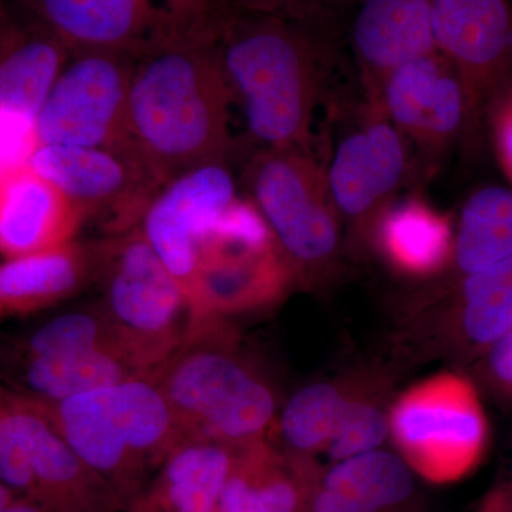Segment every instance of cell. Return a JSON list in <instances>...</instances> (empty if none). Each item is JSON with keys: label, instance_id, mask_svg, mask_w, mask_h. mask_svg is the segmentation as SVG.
Returning a JSON list of instances; mask_svg holds the SVG:
<instances>
[{"label": "cell", "instance_id": "6da1fadb", "mask_svg": "<svg viewBox=\"0 0 512 512\" xmlns=\"http://www.w3.org/2000/svg\"><path fill=\"white\" fill-rule=\"evenodd\" d=\"M218 40H183L134 63L128 133L160 187L185 171L231 156L232 100Z\"/></svg>", "mask_w": 512, "mask_h": 512}, {"label": "cell", "instance_id": "7a4b0ae2", "mask_svg": "<svg viewBox=\"0 0 512 512\" xmlns=\"http://www.w3.org/2000/svg\"><path fill=\"white\" fill-rule=\"evenodd\" d=\"M222 72L259 148H311L328 62L313 28L234 9L218 40Z\"/></svg>", "mask_w": 512, "mask_h": 512}, {"label": "cell", "instance_id": "3957f363", "mask_svg": "<svg viewBox=\"0 0 512 512\" xmlns=\"http://www.w3.org/2000/svg\"><path fill=\"white\" fill-rule=\"evenodd\" d=\"M238 342L228 320L202 323L151 375L184 440L237 448L265 439L274 427V387Z\"/></svg>", "mask_w": 512, "mask_h": 512}, {"label": "cell", "instance_id": "277c9868", "mask_svg": "<svg viewBox=\"0 0 512 512\" xmlns=\"http://www.w3.org/2000/svg\"><path fill=\"white\" fill-rule=\"evenodd\" d=\"M42 404V403H40ZM60 436L119 495L128 510L183 441L151 376L43 404Z\"/></svg>", "mask_w": 512, "mask_h": 512}, {"label": "cell", "instance_id": "5b68a950", "mask_svg": "<svg viewBox=\"0 0 512 512\" xmlns=\"http://www.w3.org/2000/svg\"><path fill=\"white\" fill-rule=\"evenodd\" d=\"M244 183L296 282L318 286L330 281L342 255L343 222L326 167L311 148H258L245 168Z\"/></svg>", "mask_w": 512, "mask_h": 512}, {"label": "cell", "instance_id": "8992f818", "mask_svg": "<svg viewBox=\"0 0 512 512\" xmlns=\"http://www.w3.org/2000/svg\"><path fill=\"white\" fill-rule=\"evenodd\" d=\"M70 52L109 50L134 60L173 43L221 35L231 0H8Z\"/></svg>", "mask_w": 512, "mask_h": 512}, {"label": "cell", "instance_id": "52a82bcc", "mask_svg": "<svg viewBox=\"0 0 512 512\" xmlns=\"http://www.w3.org/2000/svg\"><path fill=\"white\" fill-rule=\"evenodd\" d=\"M101 242V306L121 348L151 376L190 336V302L138 227Z\"/></svg>", "mask_w": 512, "mask_h": 512}, {"label": "cell", "instance_id": "ba28073f", "mask_svg": "<svg viewBox=\"0 0 512 512\" xmlns=\"http://www.w3.org/2000/svg\"><path fill=\"white\" fill-rule=\"evenodd\" d=\"M390 436L413 473L451 484L476 470L490 424L473 377L443 370L414 383L390 407Z\"/></svg>", "mask_w": 512, "mask_h": 512}, {"label": "cell", "instance_id": "9c48e42d", "mask_svg": "<svg viewBox=\"0 0 512 512\" xmlns=\"http://www.w3.org/2000/svg\"><path fill=\"white\" fill-rule=\"evenodd\" d=\"M295 272L252 201L237 198L208 232L190 296L195 323L228 320L284 301Z\"/></svg>", "mask_w": 512, "mask_h": 512}, {"label": "cell", "instance_id": "30bf717a", "mask_svg": "<svg viewBox=\"0 0 512 512\" xmlns=\"http://www.w3.org/2000/svg\"><path fill=\"white\" fill-rule=\"evenodd\" d=\"M134 63L133 57L109 50L70 52L37 116L39 144L110 148L138 156L128 133Z\"/></svg>", "mask_w": 512, "mask_h": 512}, {"label": "cell", "instance_id": "8fae6325", "mask_svg": "<svg viewBox=\"0 0 512 512\" xmlns=\"http://www.w3.org/2000/svg\"><path fill=\"white\" fill-rule=\"evenodd\" d=\"M433 36L450 60L466 97L467 154L484 146L485 111L512 84L511 0H433Z\"/></svg>", "mask_w": 512, "mask_h": 512}, {"label": "cell", "instance_id": "7c38bea8", "mask_svg": "<svg viewBox=\"0 0 512 512\" xmlns=\"http://www.w3.org/2000/svg\"><path fill=\"white\" fill-rule=\"evenodd\" d=\"M28 165L107 237L137 228L161 188L136 154L110 148L39 144Z\"/></svg>", "mask_w": 512, "mask_h": 512}, {"label": "cell", "instance_id": "4fadbf2b", "mask_svg": "<svg viewBox=\"0 0 512 512\" xmlns=\"http://www.w3.org/2000/svg\"><path fill=\"white\" fill-rule=\"evenodd\" d=\"M363 117L340 137L326 167L333 204L348 244L369 249L373 225L397 198L410 171L407 138L366 103Z\"/></svg>", "mask_w": 512, "mask_h": 512}, {"label": "cell", "instance_id": "5bb4252c", "mask_svg": "<svg viewBox=\"0 0 512 512\" xmlns=\"http://www.w3.org/2000/svg\"><path fill=\"white\" fill-rule=\"evenodd\" d=\"M237 198L228 161H214L164 184L141 217L138 229L188 302L202 242Z\"/></svg>", "mask_w": 512, "mask_h": 512}, {"label": "cell", "instance_id": "9a60e30c", "mask_svg": "<svg viewBox=\"0 0 512 512\" xmlns=\"http://www.w3.org/2000/svg\"><path fill=\"white\" fill-rule=\"evenodd\" d=\"M512 328V259L453 279L416 319V342L458 366L476 365Z\"/></svg>", "mask_w": 512, "mask_h": 512}, {"label": "cell", "instance_id": "2e32d148", "mask_svg": "<svg viewBox=\"0 0 512 512\" xmlns=\"http://www.w3.org/2000/svg\"><path fill=\"white\" fill-rule=\"evenodd\" d=\"M372 106L431 158L463 141L466 97L456 69L439 50L393 70Z\"/></svg>", "mask_w": 512, "mask_h": 512}, {"label": "cell", "instance_id": "e0dca14e", "mask_svg": "<svg viewBox=\"0 0 512 512\" xmlns=\"http://www.w3.org/2000/svg\"><path fill=\"white\" fill-rule=\"evenodd\" d=\"M12 393L28 446L30 498L52 512L123 511L119 495L60 436L43 404Z\"/></svg>", "mask_w": 512, "mask_h": 512}, {"label": "cell", "instance_id": "ac0fdd59", "mask_svg": "<svg viewBox=\"0 0 512 512\" xmlns=\"http://www.w3.org/2000/svg\"><path fill=\"white\" fill-rule=\"evenodd\" d=\"M431 15L433 0H357L349 43L367 103L397 67L436 52Z\"/></svg>", "mask_w": 512, "mask_h": 512}, {"label": "cell", "instance_id": "d6986e66", "mask_svg": "<svg viewBox=\"0 0 512 512\" xmlns=\"http://www.w3.org/2000/svg\"><path fill=\"white\" fill-rule=\"evenodd\" d=\"M70 50L47 30L16 12L0 16V121L36 126Z\"/></svg>", "mask_w": 512, "mask_h": 512}, {"label": "cell", "instance_id": "ffe728a7", "mask_svg": "<svg viewBox=\"0 0 512 512\" xmlns=\"http://www.w3.org/2000/svg\"><path fill=\"white\" fill-rule=\"evenodd\" d=\"M101 239H77L0 262V315H32L96 284Z\"/></svg>", "mask_w": 512, "mask_h": 512}, {"label": "cell", "instance_id": "44dd1931", "mask_svg": "<svg viewBox=\"0 0 512 512\" xmlns=\"http://www.w3.org/2000/svg\"><path fill=\"white\" fill-rule=\"evenodd\" d=\"M82 215L29 165L0 174V255L32 254L76 239Z\"/></svg>", "mask_w": 512, "mask_h": 512}, {"label": "cell", "instance_id": "7402d4cb", "mask_svg": "<svg viewBox=\"0 0 512 512\" xmlns=\"http://www.w3.org/2000/svg\"><path fill=\"white\" fill-rule=\"evenodd\" d=\"M322 471L316 458L293 456L268 437L234 448L218 512H301Z\"/></svg>", "mask_w": 512, "mask_h": 512}, {"label": "cell", "instance_id": "603a6c76", "mask_svg": "<svg viewBox=\"0 0 512 512\" xmlns=\"http://www.w3.org/2000/svg\"><path fill=\"white\" fill-rule=\"evenodd\" d=\"M454 229L450 215L420 198H396L373 225L369 249L399 275L430 279L450 268Z\"/></svg>", "mask_w": 512, "mask_h": 512}, {"label": "cell", "instance_id": "cb8c5ba5", "mask_svg": "<svg viewBox=\"0 0 512 512\" xmlns=\"http://www.w3.org/2000/svg\"><path fill=\"white\" fill-rule=\"evenodd\" d=\"M234 448L183 440L171 450L131 512H218Z\"/></svg>", "mask_w": 512, "mask_h": 512}, {"label": "cell", "instance_id": "d4e9b609", "mask_svg": "<svg viewBox=\"0 0 512 512\" xmlns=\"http://www.w3.org/2000/svg\"><path fill=\"white\" fill-rule=\"evenodd\" d=\"M12 392L42 404H55L133 379L148 376L120 348H100L35 357L5 365Z\"/></svg>", "mask_w": 512, "mask_h": 512}, {"label": "cell", "instance_id": "484cf974", "mask_svg": "<svg viewBox=\"0 0 512 512\" xmlns=\"http://www.w3.org/2000/svg\"><path fill=\"white\" fill-rule=\"evenodd\" d=\"M512 259V187L487 185L467 198L454 229L451 281Z\"/></svg>", "mask_w": 512, "mask_h": 512}, {"label": "cell", "instance_id": "4316f807", "mask_svg": "<svg viewBox=\"0 0 512 512\" xmlns=\"http://www.w3.org/2000/svg\"><path fill=\"white\" fill-rule=\"evenodd\" d=\"M320 483L370 512H394L414 493L413 470L387 451L345 458L320 474Z\"/></svg>", "mask_w": 512, "mask_h": 512}, {"label": "cell", "instance_id": "83f0119b", "mask_svg": "<svg viewBox=\"0 0 512 512\" xmlns=\"http://www.w3.org/2000/svg\"><path fill=\"white\" fill-rule=\"evenodd\" d=\"M346 393L348 379L312 383L293 394L275 420L279 447L303 458L326 453L338 430Z\"/></svg>", "mask_w": 512, "mask_h": 512}, {"label": "cell", "instance_id": "f1b7e54d", "mask_svg": "<svg viewBox=\"0 0 512 512\" xmlns=\"http://www.w3.org/2000/svg\"><path fill=\"white\" fill-rule=\"evenodd\" d=\"M100 348L123 349L103 306L93 302L57 313L20 333L6 349L5 363Z\"/></svg>", "mask_w": 512, "mask_h": 512}, {"label": "cell", "instance_id": "f546056e", "mask_svg": "<svg viewBox=\"0 0 512 512\" xmlns=\"http://www.w3.org/2000/svg\"><path fill=\"white\" fill-rule=\"evenodd\" d=\"M390 407L386 377L377 373L348 377L342 416L326 456L338 463L357 454L379 450L390 436Z\"/></svg>", "mask_w": 512, "mask_h": 512}, {"label": "cell", "instance_id": "4dcf8cb0", "mask_svg": "<svg viewBox=\"0 0 512 512\" xmlns=\"http://www.w3.org/2000/svg\"><path fill=\"white\" fill-rule=\"evenodd\" d=\"M470 370L478 389L512 412V328Z\"/></svg>", "mask_w": 512, "mask_h": 512}, {"label": "cell", "instance_id": "1f68e13d", "mask_svg": "<svg viewBox=\"0 0 512 512\" xmlns=\"http://www.w3.org/2000/svg\"><path fill=\"white\" fill-rule=\"evenodd\" d=\"M484 133L512 187V84L498 93L485 111Z\"/></svg>", "mask_w": 512, "mask_h": 512}, {"label": "cell", "instance_id": "d6a6232c", "mask_svg": "<svg viewBox=\"0 0 512 512\" xmlns=\"http://www.w3.org/2000/svg\"><path fill=\"white\" fill-rule=\"evenodd\" d=\"M231 2L241 12L279 16V18L313 28L332 8L335 0H231Z\"/></svg>", "mask_w": 512, "mask_h": 512}, {"label": "cell", "instance_id": "836d02e7", "mask_svg": "<svg viewBox=\"0 0 512 512\" xmlns=\"http://www.w3.org/2000/svg\"><path fill=\"white\" fill-rule=\"evenodd\" d=\"M319 478L306 495L301 512H370L352 501L346 500L335 491L329 490L328 487L320 483Z\"/></svg>", "mask_w": 512, "mask_h": 512}, {"label": "cell", "instance_id": "e575fe53", "mask_svg": "<svg viewBox=\"0 0 512 512\" xmlns=\"http://www.w3.org/2000/svg\"><path fill=\"white\" fill-rule=\"evenodd\" d=\"M0 512H52L46 505L39 503L35 498L26 497V495H18L15 500L3 508Z\"/></svg>", "mask_w": 512, "mask_h": 512}, {"label": "cell", "instance_id": "d590c367", "mask_svg": "<svg viewBox=\"0 0 512 512\" xmlns=\"http://www.w3.org/2000/svg\"><path fill=\"white\" fill-rule=\"evenodd\" d=\"M16 497H18V494H16L15 491L10 490L8 485L3 483V481H0V511H2L3 508L8 507Z\"/></svg>", "mask_w": 512, "mask_h": 512}, {"label": "cell", "instance_id": "8d00e7d4", "mask_svg": "<svg viewBox=\"0 0 512 512\" xmlns=\"http://www.w3.org/2000/svg\"><path fill=\"white\" fill-rule=\"evenodd\" d=\"M495 497H497L498 501L503 504L501 507L504 508L505 512L512 511V490L507 491V493H505V491H503V493H498Z\"/></svg>", "mask_w": 512, "mask_h": 512}, {"label": "cell", "instance_id": "74e56055", "mask_svg": "<svg viewBox=\"0 0 512 512\" xmlns=\"http://www.w3.org/2000/svg\"><path fill=\"white\" fill-rule=\"evenodd\" d=\"M3 396H5V387L0 386V406H2Z\"/></svg>", "mask_w": 512, "mask_h": 512}, {"label": "cell", "instance_id": "f35d334b", "mask_svg": "<svg viewBox=\"0 0 512 512\" xmlns=\"http://www.w3.org/2000/svg\"><path fill=\"white\" fill-rule=\"evenodd\" d=\"M484 512H495V511L491 510L490 507H487V505H485Z\"/></svg>", "mask_w": 512, "mask_h": 512}, {"label": "cell", "instance_id": "ab89813d", "mask_svg": "<svg viewBox=\"0 0 512 512\" xmlns=\"http://www.w3.org/2000/svg\"><path fill=\"white\" fill-rule=\"evenodd\" d=\"M3 319H5V318H3V316H2V315H0V323H2V320H3Z\"/></svg>", "mask_w": 512, "mask_h": 512}, {"label": "cell", "instance_id": "60d3db41", "mask_svg": "<svg viewBox=\"0 0 512 512\" xmlns=\"http://www.w3.org/2000/svg\"><path fill=\"white\" fill-rule=\"evenodd\" d=\"M511 2H512V0H511Z\"/></svg>", "mask_w": 512, "mask_h": 512}]
</instances>
